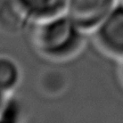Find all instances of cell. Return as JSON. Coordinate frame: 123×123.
<instances>
[{
    "instance_id": "8",
    "label": "cell",
    "mask_w": 123,
    "mask_h": 123,
    "mask_svg": "<svg viewBox=\"0 0 123 123\" xmlns=\"http://www.w3.org/2000/svg\"><path fill=\"white\" fill-rule=\"evenodd\" d=\"M7 98H8V96H6L5 93H2V92L0 91V110H1V107H2V105L5 104V101H6Z\"/></svg>"
},
{
    "instance_id": "9",
    "label": "cell",
    "mask_w": 123,
    "mask_h": 123,
    "mask_svg": "<svg viewBox=\"0 0 123 123\" xmlns=\"http://www.w3.org/2000/svg\"><path fill=\"white\" fill-rule=\"evenodd\" d=\"M122 75H123V66H122Z\"/></svg>"
},
{
    "instance_id": "3",
    "label": "cell",
    "mask_w": 123,
    "mask_h": 123,
    "mask_svg": "<svg viewBox=\"0 0 123 123\" xmlns=\"http://www.w3.org/2000/svg\"><path fill=\"white\" fill-rule=\"evenodd\" d=\"M119 2V0H67L65 14L90 34Z\"/></svg>"
},
{
    "instance_id": "4",
    "label": "cell",
    "mask_w": 123,
    "mask_h": 123,
    "mask_svg": "<svg viewBox=\"0 0 123 123\" xmlns=\"http://www.w3.org/2000/svg\"><path fill=\"white\" fill-rule=\"evenodd\" d=\"M32 26L16 0H0V33L17 35Z\"/></svg>"
},
{
    "instance_id": "6",
    "label": "cell",
    "mask_w": 123,
    "mask_h": 123,
    "mask_svg": "<svg viewBox=\"0 0 123 123\" xmlns=\"http://www.w3.org/2000/svg\"><path fill=\"white\" fill-rule=\"evenodd\" d=\"M23 82V70L15 57L0 53V91L6 96L15 95Z\"/></svg>"
},
{
    "instance_id": "7",
    "label": "cell",
    "mask_w": 123,
    "mask_h": 123,
    "mask_svg": "<svg viewBox=\"0 0 123 123\" xmlns=\"http://www.w3.org/2000/svg\"><path fill=\"white\" fill-rule=\"evenodd\" d=\"M0 123H26V110L15 95L8 96L1 107Z\"/></svg>"
},
{
    "instance_id": "2",
    "label": "cell",
    "mask_w": 123,
    "mask_h": 123,
    "mask_svg": "<svg viewBox=\"0 0 123 123\" xmlns=\"http://www.w3.org/2000/svg\"><path fill=\"white\" fill-rule=\"evenodd\" d=\"M90 34L101 51L123 59V2L116 5Z\"/></svg>"
},
{
    "instance_id": "5",
    "label": "cell",
    "mask_w": 123,
    "mask_h": 123,
    "mask_svg": "<svg viewBox=\"0 0 123 123\" xmlns=\"http://www.w3.org/2000/svg\"><path fill=\"white\" fill-rule=\"evenodd\" d=\"M31 24L65 14L67 0H16Z\"/></svg>"
},
{
    "instance_id": "1",
    "label": "cell",
    "mask_w": 123,
    "mask_h": 123,
    "mask_svg": "<svg viewBox=\"0 0 123 123\" xmlns=\"http://www.w3.org/2000/svg\"><path fill=\"white\" fill-rule=\"evenodd\" d=\"M31 30V44L35 54L56 64L79 57L86 48L89 35L66 14L35 23Z\"/></svg>"
}]
</instances>
